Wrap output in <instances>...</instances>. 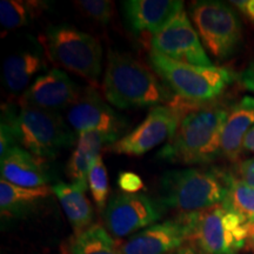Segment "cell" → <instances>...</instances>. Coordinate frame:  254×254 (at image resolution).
Here are the masks:
<instances>
[{
  "instance_id": "6da1fadb",
  "label": "cell",
  "mask_w": 254,
  "mask_h": 254,
  "mask_svg": "<svg viewBox=\"0 0 254 254\" xmlns=\"http://www.w3.org/2000/svg\"><path fill=\"white\" fill-rule=\"evenodd\" d=\"M180 122L176 134L158 153V158L187 165L211 163L221 153V136L228 111L209 104L176 99Z\"/></svg>"
},
{
  "instance_id": "7a4b0ae2",
  "label": "cell",
  "mask_w": 254,
  "mask_h": 254,
  "mask_svg": "<svg viewBox=\"0 0 254 254\" xmlns=\"http://www.w3.org/2000/svg\"><path fill=\"white\" fill-rule=\"evenodd\" d=\"M103 91L106 100L118 109L171 104L172 95L144 64L126 53L110 51Z\"/></svg>"
},
{
  "instance_id": "3957f363",
  "label": "cell",
  "mask_w": 254,
  "mask_h": 254,
  "mask_svg": "<svg viewBox=\"0 0 254 254\" xmlns=\"http://www.w3.org/2000/svg\"><path fill=\"white\" fill-rule=\"evenodd\" d=\"M228 176L201 168L168 171L160 180L161 201L184 214L201 213L225 201Z\"/></svg>"
},
{
  "instance_id": "277c9868",
  "label": "cell",
  "mask_w": 254,
  "mask_h": 254,
  "mask_svg": "<svg viewBox=\"0 0 254 254\" xmlns=\"http://www.w3.org/2000/svg\"><path fill=\"white\" fill-rule=\"evenodd\" d=\"M150 63L167 87L189 103H211L233 82V73L220 66L190 65L155 52L150 53Z\"/></svg>"
},
{
  "instance_id": "5b68a950",
  "label": "cell",
  "mask_w": 254,
  "mask_h": 254,
  "mask_svg": "<svg viewBox=\"0 0 254 254\" xmlns=\"http://www.w3.org/2000/svg\"><path fill=\"white\" fill-rule=\"evenodd\" d=\"M13 124L18 144L36 157L53 159L75 142V133L59 113L21 104L19 112L13 109Z\"/></svg>"
},
{
  "instance_id": "8992f818",
  "label": "cell",
  "mask_w": 254,
  "mask_h": 254,
  "mask_svg": "<svg viewBox=\"0 0 254 254\" xmlns=\"http://www.w3.org/2000/svg\"><path fill=\"white\" fill-rule=\"evenodd\" d=\"M190 18L206 49L218 59L233 56L243 38V25L237 12L226 2L217 0L195 1Z\"/></svg>"
},
{
  "instance_id": "52a82bcc",
  "label": "cell",
  "mask_w": 254,
  "mask_h": 254,
  "mask_svg": "<svg viewBox=\"0 0 254 254\" xmlns=\"http://www.w3.org/2000/svg\"><path fill=\"white\" fill-rule=\"evenodd\" d=\"M46 44L51 58L64 68L92 81L100 75L103 49L94 37L62 24L47 30Z\"/></svg>"
},
{
  "instance_id": "ba28073f",
  "label": "cell",
  "mask_w": 254,
  "mask_h": 254,
  "mask_svg": "<svg viewBox=\"0 0 254 254\" xmlns=\"http://www.w3.org/2000/svg\"><path fill=\"white\" fill-rule=\"evenodd\" d=\"M249 237V222L224 204L198 214L194 239L206 254H238Z\"/></svg>"
},
{
  "instance_id": "9c48e42d",
  "label": "cell",
  "mask_w": 254,
  "mask_h": 254,
  "mask_svg": "<svg viewBox=\"0 0 254 254\" xmlns=\"http://www.w3.org/2000/svg\"><path fill=\"white\" fill-rule=\"evenodd\" d=\"M179 122L180 110L176 99L168 105L152 107L144 122L111 145V151L127 155L144 154L170 141L176 134Z\"/></svg>"
},
{
  "instance_id": "30bf717a",
  "label": "cell",
  "mask_w": 254,
  "mask_h": 254,
  "mask_svg": "<svg viewBox=\"0 0 254 254\" xmlns=\"http://www.w3.org/2000/svg\"><path fill=\"white\" fill-rule=\"evenodd\" d=\"M199 213L183 214L133 234L119 247L122 254H170L194 237Z\"/></svg>"
},
{
  "instance_id": "8fae6325",
  "label": "cell",
  "mask_w": 254,
  "mask_h": 254,
  "mask_svg": "<svg viewBox=\"0 0 254 254\" xmlns=\"http://www.w3.org/2000/svg\"><path fill=\"white\" fill-rule=\"evenodd\" d=\"M151 49V52L180 63L205 67L213 66L202 47L198 32L184 11L176 15L163 30L152 36Z\"/></svg>"
},
{
  "instance_id": "7c38bea8",
  "label": "cell",
  "mask_w": 254,
  "mask_h": 254,
  "mask_svg": "<svg viewBox=\"0 0 254 254\" xmlns=\"http://www.w3.org/2000/svg\"><path fill=\"white\" fill-rule=\"evenodd\" d=\"M161 218L158 204L141 193L113 196L105 211V224L111 234L124 238L154 225Z\"/></svg>"
},
{
  "instance_id": "4fadbf2b",
  "label": "cell",
  "mask_w": 254,
  "mask_h": 254,
  "mask_svg": "<svg viewBox=\"0 0 254 254\" xmlns=\"http://www.w3.org/2000/svg\"><path fill=\"white\" fill-rule=\"evenodd\" d=\"M67 122L73 131L82 133L99 131L119 136L125 128V120L120 117L94 88L81 91L77 100L67 111Z\"/></svg>"
},
{
  "instance_id": "5bb4252c",
  "label": "cell",
  "mask_w": 254,
  "mask_h": 254,
  "mask_svg": "<svg viewBox=\"0 0 254 254\" xmlns=\"http://www.w3.org/2000/svg\"><path fill=\"white\" fill-rule=\"evenodd\" d=\"M80 92L67 73L53 68L32 82L24 93L21 104L58 113L60 110L69 109Z\"/></svg>"
},
{
  "instance_id": "9a60e30c",
  "label": "cell",
  "mask_w": 254,
  "mask_h": 254,
  "mask_svg": "<svg viewBox=\"0 0 254 254\" xmlns=\"http://www.w3.org/2000/svg\"><path fill=\"white\" fill-rule=\"evenodd\" d=\"M128 26L134 32H148L152 36L161 31L183 12L182 0H128L123 1Z\"/></svg>"
},
{
  "instance_id": "2e32d148",
  "label": "cell",
  "mask_w": 254,
  "mask_h": 254,
  "mask_svg": "<svg viewBox=\"0 0 254 254\" xmlns=\"http://www.w3.org/2000/svg\"><path fill=\"white\" fill-rule=\"evenodd\" d=\"M0 172L1 179L26 189L47 186V183L50 182V176L44 167L43 159L19 146L11 148L1 157Z\"/></svg>"
},
{
  "instance_id": "e0dca14e",
  "label": "cell",
  "mask_w": 254,
  "mask_h": 254,
  "mask_svg": "<svg viewBox=\"0 0 254 254\" xmlns=\"http://www.w3.org/2000/svg\"><path fill=\"white\" fill-rule=\"evenodd\" d=\"M118 140V135L99 131L79 133L78 142L67 165V174L72 184L88 189V174L94 166L100 152L105 146L113 145Z\"/></svg>"
},
{
  "instance_id": "ac0fdd59",
  "label": "cell",
  "mask_w": 254,
  "mask_h": 254,
  "mask_svg": "<svg viewBox=\"0 0 254 254\" xmlns=\"http://www.w3.org/2000/svg\"><path fill=\"white\" fill-rule=\"evenodd\" d=\"M254 127V98L244 97L228 112L222 129L221 153L230 160H237L244 148V140Z\"/></svg>"
},
{
  "instance_id": "d6986e66",
  "label": "cell",
  "mask_w": 254,
  "mask_h": 254,
  "mask_svg": "<svg viewBox=\"0 0 254 254\" xmlns=\"http://www.w3.org/2000/svg\"><path fill=\"white\" fill-rule=\"evenodd\" d=\"M50 186L26 189L0 180V211L2 217L23 218L52 194Z\"/></svg>"
},
{
  "instance_id": "ffe728a7",
  "label": "cell",
  "mask_w": 254,
  "mask_h": 254,
  "mask_svg": "<svg viewBox=\"0 0 254 254\" xmlns=\"http://www.w3.org/2000/svg\"><path fill=\"white\" fill-rule=\"evenodd\" d=\"M52 190L62 204L75 236H79L92 226L93 209L85 194L86 190L74 184L65 183L57 184L52 186Z\"/></svg>"
},
{
  "instance_id": "44dd1931",
  "label": "cell",
  "mask_w": 254,
  "mask_h": 254,
  "mask_svg": "<svg viewBox=\"0 0 254 254\" xmlns=\"http://www.w3.org/2000/svg\"><path fill=\"white\" fill-rule=\"evenodd\" d=\"M46 67L40 53L34 51H24L9 56L4 63V80L7 90L19 93L30 87L34 75Z\"/></svg>"
},
{
  "instance_id": "7402d4cb",
  "label": "cell",
  "mask_w": 254,
  "mask_h": 254,
  "mask_svg": "<svg viewBox=\"0 0 254 254\" xmlns=\"http://www.w3.org/2000/svg\"><path fill=\"white\" fill-rule=\"evenodd\" d=\"M71 254H122V252L109 232L95 224L77 236Z\"/></svg>"
},
{
  "instance_id": "603a6c76",
  "label": "cell",
  "mask_w": 254,
  "mask_h": 254,
  "mask_svg": "<svg viewBox=\"0 0 254 254\" xmlns=\"http://www.w3.org/2000/svg\"><path fill=\"white\" fill-rule=\"evenodd\" d=\"M222 204L240 214L249 224L254 222V187L232 174L228 176L227 194Z\"/></svg>"
},
{
  "instance_id": "cb8c5ba5",
  "label": "cell",
  "mask_w": 254,
  "mask_h": 254,
  "mask_svg": "<svg viewBox=\"0 0 254 254\" xmlns=\"http://www.w3.org/2000/svg\"><path fill=\"white\" fill-rule=\"evenodd\" d=\"M41 2L20 1V0H2L0 2V21L8 30L25 26L33 18L36 8L41 7Z\"/></svg>"
},
{
  "instance_id": "d4e9b609",
  "label": "cell",
  "mask_w": 254,
  "mask_h": 254,
  "mask_svg": "<svg viewBox=\"0 0 254 254\" xmlns=\"http://www.w3.org/2000/svg\"><path fill=\"white\" fill-rule=\"evenodd\" d=\"M88 189L91 190L95 205L98 206V208L103 209L109 196V180H107L106 166L101 157L97 159L88 174Z\"/></svg>"
},
{
  "instance_id": "484cf974",
  "label": "cell",
  "mask_w": 254,
  "mask_h": 254,
  "mask_svg": "<svg viewBox=\"0 0 254 254\" xmlns=\"http://www.w3.org/2000/svg\"><path fill=\"white\" fill-rule=\"evenodd\" d=\"M79 7L94 20L101 24H107L111 20L114 11V2L107 0H82L77 1Z\"/></svg>"
},
{
  "instance_id": "4316f807",
  "label": "cell",
  "mask_w": 254,
  "mask_h": 254,
  "mask_svg": "<svg viewBox=\"0 0 254 254\" xmlns=\"http://www.w3.org/2000/svg\"><path fill=\"white\" fill-rule=\"evenodd\" d=\"M118 186L124 193L135 194L144 189V182L136 173L126 171V172H120L118 177Z\"/></svg>"
},
{
  "instance_id": "83f0119b",
  "label": "cell",
  "mask_w": 254,
  "mask_h": 254,
  "mask_svg": "<svg viewBox=\"0 0 254 254\" xmlns=\"http://www.w3.org/2000/svg\"><path fill=\"white\" fill-rule=\"evenodd\" d=\"M237 171L240 180H243L247 185L254 187V158L246 159L238 164Z\"/></svg>"
},
{
  "instance_id": "f1b7e54d",
  "label": "cell",
  "mask_w": 254,
  "mask_h": 254,
  "mask_svg": "<svg viewBox=\"0 0 254 254\" xmlns=\"http://www.w3.org/2000/svg\"><path fill=\"white\" fill-rule=\"evenodd\" d=\"M240 81L246 90L254 93V60L241 72Z\"/></svg>"
},
{
  "instance_id": "f546056e",
  "label": "cell",
  "mask_w": 254,
  "mask_h": 254,
  "mask_svg": "<svg viewBox=\"0 0 254 254\" xmlns=\"http://www.w3.org/2000/svg\"><path fill=\"white\" fill-rule=\"evenodd\" d=\"M232 4L246 15L247 18L254 21V0H243V1H232Z\"/></svg>"
},
{
  "instance_id": "4dcf8cb0",
  "label": "cell",
  "mask_w": 254,
  "mask_h": 254,
  "mask_svg": "<svg viewBox=\"0 0 254 254\" xmlns=\"http://www.w3.org/2000/svg\"><path fill=\"white\" fill-rule=\"evenodd\" d=\"M244 150L253 152L254 153V127L249 132L245 140H244Z\"/></svg>"
},
{
  "instance_id": "1f68e13d",
  "label": "cell",
  "mask_w": 254,
  "mask_h": 254,
  "mask_svg": "<svg viewBox=\"0 0 254 254\" xmlns=\"http://www.w3.org/2000/svg\"><path fill=\"white\" fill-rule=\"evenodd\" d=\"M170 254H199V253L192 245H184L183 247H180L179 250L174 251V252Z\"/></svg>"
},
{
  "instance_id": "d6a6232c",
  "label": "cell",
  "mask_w": 254,
  "mask_h": 254,
  "mask_svg": "<svg viewBox=\"0 0 254 254\" xmlns=\"http://www.w3.org/2000/svg\"><path fill=\"white\" fill-rule=\"evenodd\" d=\"M249 240H250V244H251V246H252L253 249H254V232H253V233H250Z\"/></svg>"
},
{
  "instance_id": "836d02e7",
  "label": "cell",
  "mask_w": 254,
  "mask_h": 254,
  "mask_svg": "<svg viewBox=\"0 0 254 254\" xmlns=\"http://www.w3.org/2000/svg\"><path fill=\"white\" fill-rule=\"evenodd\" d=\"M249 231H250V233H253L254 232V222L253 224H249Z\"/></svg>"
}]
</instances>
